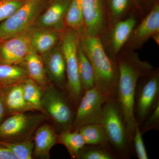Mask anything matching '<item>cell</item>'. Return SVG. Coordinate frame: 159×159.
Segmentation results:
<instances>
[{"mask_svg":"<svg viewBox=\"0 0 159 159\" xmlns=\"http://www.w3.org/2000/svg\"><path fill=\"white\" fill-rule=\"evenodd\" d=\"M116 59L119 70L116 100L122 113L129 139L133 143L137 126L134 105L137 83L142 75L154 67L148 61L140 59L134 51L122 50Z\"/></svg>","mask_w":159,"mask_h":159,"instance_id":"1","label":"cell"},{"mask_svg":"<svg viewBox=\"0 0 159 159\" xmlns=\"http://www.w3.org/2000/svg\"><path fill=\"white\" fill-rule=\"evenodd\" d=\"M80 44L93 66L95 87L107 99H117L119 70L117 59L107 53L99 36H92L84 30L78 32Z\"/></svg>","mask_w":159,"mask_h":159,"instance_id":"2","label":"cell"},{"mask_svg":"<svg viewBox=\"0 0 159 159\" xmlns=\"http://www.w3.org/2000/svg\"><path fill=\"white\" fill-rule=\"evenodd\" d=\"M100 124L105 133L107 147L117 159H129L134 152L133 145L129 139L116 99H107L104 102Z\"/></svg>","mask_w":159,"mask_h":159,"instance_id":"3","label":"cell"},{"mask_svg":"<svg viewBox=\"0 0 159 159\" xmlns=\"http://www.w3.org/2000/svg\"><path fill=\"white\" fill-rule=\"evenodd\" d=\"M80 43L78 32L66 27L61 32L59 45L66 62V94L76 109L84 93L78 75L77 50Z\"/></svg>","mask_w":159,"mask_h":159,"instance_id":"4","label":"cell"},{"mask_svg":"<svg viewBox=\"0 0 159 159\" xmlns=\"http://www.w3.org/2000/svg\"><path fill=\"white\" fill-rule=\"evenodd\" d=\"M159 102V70L153 67L139 78L134 97V114L141 128Z\"/></svg>","mask_w":159,"mask_h":159,"instance_id":"5","label":"cell"},{"mask_svg":"<svg viewBox=\"0 0 159 159\" xmlns=\"http://www.w3.org/2000/svg\"><path fill=\"white\" fill-rule=\"evenodd\" d=\"M42 105L61 132L70 129L76 109L63 91L53 85L43 90Z\"/></svg>","mask_w":159,"mask_h":159,"instance_id":"6","label":"cell"},{"mask_svg":"<svg viewBox=\"0 0 159 159\" xmlns=\"http://www.w3.org/2000/svg\"><path fill=\"white\" fill-rule=\"evenodd\" d=\"M43 0H26L11 16L0 24L1 41L27 33L42 11Z\"/></svg>","mask_w":159,"mask_h":159,"instance_id":"7","label":"cell"},{"mask_svg":"<svg viewBox=\"0 0 159 159\" xmlns=\"http://www.w3.org/2000/svg\"><path fill=\"white\" fill-rule=\"evenodd\" d=\"M45 115L30 116L25 113L11 115L0 123V141L13 142L31 138Z\"/></svg>","mask_w":159,"mask_h":159,"instance_id":"8","label":"cell"},{"mask_svg":"<svg viewBox=\"0 0 159 159\" xmlns=\"http://www.w3.org/2000/svg\"><path fill=\"white\" fill-rule=\"evenodd\" d=\"M107 100L95 86L84 92L76 108L70 130H78L84 125L100 123L102 107Z\"/></svg>","mask_w":159,"mask_h":159,"instance_id":"9","label":"cell"},{"mask_svg":"<svg viewBox=\"0 0 159 159\" xmlns=\"http://www.w3.org/2000/svg\"><path fill=\"white\" fill-rule=\"evenodd\" d=\"M139 16H141L132 13L124 19L117 22L100 36L106 51L113 59H116L125 45L139 23Z\"/></svg>","mask_w":159,"mask_h":159,"instance_id":"10","label":"cell"},{"mask_svg":"<svg viewBox=\"0 0 159 159\" xmlns=\"http://www.w3.org/2000/svg\"><path fill=\"white\" fill-rule=\"evenodd\" d=\"M158 33H159V4L157 2L135 27L122 50L135 51L141 49L149 39Z\"/></svg>","mask_w":159,"mask_h":159,"instance_id":"11","label":"cell"},{"mask_svg":"<svg viewBox=\"0 0 159 159\" xmlns=\"http://www.w3.org/2000/svg\"><path fill=\"white\" fill-rule=\"evenodd\" d=\"M84 30L92 36H101L107 29V11L103 0H80Z\"/></svg>","mask_w":159,"mask_h":159,"instance_id":"12","label":"cell"},{"mask_svg":"<svg viewBox=\"0 0 159 159\" xmlns=\"http://www.w3.org/2000/svg\"><path fill=\"white\" fill-rule=\"evenodd\" d=\"M32 49L29 31L1 41L0 63L20 64Z\"/></svg>","mask_w":159,"mask_h":159,"instance_id":"13","label":"cell"},{"mask_svg":"<svg viewBox=\"0 0 159 159\" xmlns=\"http://www.w3.org/2000/svg\"><path fill=\"white\" fill-rule=\"evenodd\" d=\"M42 57L49 80L66 93L67 77L65 60L59 43Z\"/></svg>","mask_w":159,"mask_h":159,"instance_id":"14","label":"cell"},{"mask_svg":"<svg viewBox=\"0 0 159 159\" xmlns=\"http://www.w3.org/2000/svg\"><path fill=\"white\" fill-rule=\"evenodd\" d=\"M70 0H56L44 11L35 21L34 27L62 31L65 29L64 19Z\"/></svg>","mask_w":159,"mask_h":159,"instance_id":"15","label":"cell"},{"mask_svg":"<svg viewBox=\"0 0 159 159\" xmlns=\"http://www.w3.org/2000/svg\"><path fill=\"white\" fill-rule=\"evenodd\" d=\"M33 139V157L50 158L51 149L58 143V135L54 129L48 124L42 125L35 131Z\"/></svg>","mask_w":159,"mask_h":159,"instance_id":"16","label":"cell"},{"mask_svg":"<svg viewBox=\"0 0 159 159\" xmlns=\"http://www.w3.org/2000/svg\"><path fill=\"white\" fill-rule=\"evenodd\" d=\"M61 31L33 27L29 31L31 47L41 56L59 43Z\"/></svg>","mask_w":159,"mask_h":159,"instance_id":"17","label":"cell"},{"mask_svg":"<svg viewBox=\"0 0 159 159\" xmlns=\"http://www.w3.org/2000/svg\"><path fill=\"white\" fill-rule=\"evenodd\" d=\"M22 82L2 87L7 114L11 115L32 111L24 98Z\"/></svg>","mask_w":159,"mask_h":159,"instance_id":"18","label":"cell"},{"mask_svg":"<svg viewBox=\"0 0 159 159\" xmlns=\"http://www.w3.org/2000/svg\"><path fill=\"white\" fill-rule=\"evenodd\" d=\"M22 63L29 78L36 82L43 90L49 85L42 57L32 48Z\"/></svg>","mask_w":159,"mask_h":159,"instance_id":"19","label":"cell"},{"mask_svg":"<svg viewBox=\"0 0 159 159\" xmlns=\"http://www.w3.org/2000/svg\"><path fill=\"white\" fill-rule=\"evenodd\" d=\"M78 75L80 84L85 92L95 86L93 66L80 43L77 50Z\"/></svg>","mask_w":159,"mask_h":159,"instance_id":"20","label":"cell"},{"mask_svg":"<svg viewBox=\"0 0 159 159\" xmlns=\"http://www.w3.org/2000/svg\"><path fill=\"white\" fill-rule=\"evenodd\" d=\"M58 143L64 145L72 159H78L86 143L78 130L61 131L58 135Z\"/></svg>","mask_w":159,"mask_h":159,"instance_id":"21","label":"cell"},{"mask_svg":"<svg viewBox=\"0 0 159 159\" xmlns=\"http://www.w3.org/2000/svg\"><path fill=\"white\" fill-rule=\"evenodd\" d=\"M24 98L32 111H37L46 115L42 105L43 89L36 82L29 78L23 81Z\"/></svg>","mask_w":159,"mask_h":159,"instance_id":"22","label":"cell"},{"mask_svg":"<svg viewBox=\"0 0 159 159\" xmlns=\"http://www.w3.org/2000/svg\"><path fill=\"white\" fill-rule=\"evenodd\" d=\"M29 78L25 69L19 65L0 63V86L11 85Z\"/></svg>","mask_w":159,"mask_h":159,"instance_id":"23","label":"cell"},{"mask_svg":"<svg viewBox=\"0 0 159 159\" xmlns=\"http://www.w3.org/2000/svg\"><path fill=\"white\" fill-rule=\"evenodd\" d=\"M130 3V0H108V7L107 10V30L131 14L129 13Z\"/></svg>","mask_w":159,"mask_h":159,"instance_id":"24","label":"cell"},{"mask_svg":"<svg viewBox=\"0 0 159 159\" xmlns=\"http://www.w3.org/2000/svg\"><path fill=\"white\" fill-rule=\"evenodd\" d=\"M65 25L67 28L77 32L84 30V22L82 9L80 0H70L64 19Z\"/></svg>","mask_w":159,"mask_h":159,"instance_id":"25","label":"cell"},{"mask_svg":"<svg viewBox=\"0 0 159 159\" xmlns=\"http://www.w3.org/2000/svg\"><path fill=\"white\" fill-rule=\"evenodd\" d=\"M0 145L9 149L16 159L33 158L34 147L33 138L13 142L0 141Z\"/></svg>","mask_w":159,"mask_h":159,"instance_id":"26","label":"cell"},{"mask_svg":"<svg viewBox=\"0 0 159 159\" xmlns=\"http://www.w3.org/2000/svg\"><path fill=\"white\" fill-rule=\"evenodd\" d=\"M78 130L83 137L86 145L107 146L105 133L100 123L84 125Z\"/></svg>","mask_w":159,"mask_h":159,"instance_id":"27","label":"cell"},{"mask_svg":"<svg viewBox=\"0 0 159 159\" xmlns=\"http://www.w3.org/2000/svg\"><path fill=\"white\" fill-rule=\"evenodd\" d=\"M78 159H116L117 158L106 145H86Z\"/></svg>","mask_w":159,"mask_h":159,"instance_id":"28","label":"cell"},{"mask_svg":"<svg viewBox=\"0 0 159 159\" xmlns=\"http://www.w3.org/2000/svg\"><path fill=\"white\" fill-rule=\"evenodd\" d=\"M26 0H0V24L11 16Z\"/></svg>","mask_w":159,"mask_h":159,"instance_id":"29","label":"cell"},{"mask_svg":"<svg viewBox=\"0 0 159 159\" xmlns=\"http://www.w3.org/2000/svg\"><path fill=\"white\" fill-rule=\"evenodd\" d=\"M142 134L139 125L137 124L135 131L133 139L134 150L139 159H148L147 149L145 148Z\"/></svg>","mask_w":159,"mask_h":159,"instance_id":"30","label":"cell"},{"mask_svg":"<svg viewBox=\"0 0 159 159\" xmlns=\"http://www.w3.org/2000/svg\"><path fill=\"white\" fill-rule=\"evenodd\" d=\"M159 128V102L152 111L140 128L142 134L151 130H158Z\"/></svg>","mask_w":159,"mask_h":159,"instance_id":"31","label":"cell"},{"mask_svg":"<svg viewBox=\"0 0 159 159\" xmlns=\"http://www.w3.org/2000/svg\"><path fill=\"white\" fill-rule=\"evenodd\" d=\"M7 114L2 87L0 86V123Z\"/></svg>","mask_w":159,"mask_h":159,"instance_id":"32","label":"cell"},{"mask_svg":"<svg viewBox=\"0 0 159 159\" xmlns=\"http://www.w3.org/2000/svg\"><path fill=\"white\" fill-rule=\"evenodd\" d=\"M0 159H16L13 153L6 147L0 145Z\"/></svg>","mask_w":159,"mask_h":159,"instance_id":"33","label":"cell"},{"mask_svg":"<svg viewBox=\"0 0 159 159\" xmlns=\"http://www.w3.org/2000/svg\"><path fill=\"white\" fill-rule=\"evenodd\" d=\"M152 38L155 41L157 44H159V33H157V34H155L154 35L152 36Z\"/></svg>","mask_w":159,"mask_h":159,"instance_id":"34","label":"cell"},{"mask_svg":"<svg viewBox=\"0 0 159 159\" xmlns=\"http://www.w3.org/2000/svg\"><path fill=\"white\" fill-rule=\"evenodd\" d=\"M1 39H0V43H1Z\"/></svg>","mask_w":159,"mask_h":159,"instance_id":"35","label":"cell"}]
</instances>
